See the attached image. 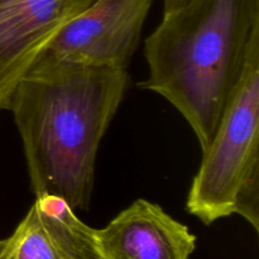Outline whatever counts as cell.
<instances>
[{
  "instance_id": "8",
  "label": "cell",
  "mask_w": 259,
  "mask_h": 259,
  "mask_svg": "<svg viewBox=\"0 0 259 259\" xmlns=\"http://www.w3.org/2000/svg\"><path fill=\"white\" fill-rule=\"evenodd\" d=\"M95 0H70L71 4V13H72V18L76 14L81 13L82 10H85L89 5H91Z\"/></svg>"
},
{
  "instance_id": "5",
  "label": "cell",
  "mask_w": 259,
  "mask_h": 259,
  "mask_svg": "<svg viewBox=\"0 0 259 259\" xmlns=\"http://www.w3.org/2000/svg\"><path fill=\"white\" fill-rule=\"evenodd\" d=\"M71 18L70 0H0V111Z\"/></svg>"
},
{
  "instance_id": "4",
  "label": "cell",
  "mask_w": 259,
  "mask_h": 259,
  "mask_svg": "<svg viewBox=\"0 0 259 259\" xmlns=\"http://www.w3.org/2000/svg\"><path fill=\"white\" fill-rule=\"evenodd\" d=\"M152 2L95 0L61 27L42 57L126 71Z\"/></svg>"
},
{
  "instance_id": "3",
  "label": "cell",
  "mask_w": 259,
  "mask_h": 259,
  "mask_svg": "<svg viewBox=\"0 0 259 259\" xmlns=\"http://www.w3.org/2000/svg\"><path fill=\"white\" fill-rule=\"evenodd\" d=\"M186 210L205 225L240 215L259 232V38L211 142L202 151Z\"/></svg>"
},
{
  "instance_id": "1",
  "label": "cell",
  "mask_w": 259,
  "mask_h": 259,
  "mask_svg": "<svg viewBox=\"0 0 259 259\" xmlns=\"http://www.w3.org/2000/svg\"><path fill=\"white\" fill-rule=\"evenodd\" d=\"M129 83L128 71L39 58L13 94L30 190L88 210L101 139Z\"/></svg>"
},
{
  "instance_id": "9",
  "label": "cell",
  "mask_w": 259,
  "mask_h": 259,
  "mask_svg": "<svg viewBox=\"0 0 259 259\" xmlns=\"http://www.w3.org/2000/svg\"><path fill=\"white\" fill-rule=\"evenodd\" d=\"M187 2H189V0H163V14L179 9L182 5L186 4Z\"/></svg>"
},
{
  "instance_id": "7",
  "label": "cell",
  "mask_w": 259,
  "mask_h": 259,
  "mask_svg": "<svg viewBox=\"0 0 259 259\" xmlns=\"http://www.w3.org/2000/svg\"><path fill=\"white\" fill-rule=\"evenodd\" d=\"M95 239L101 259H190L196 249L189 228L146 199L95 229Z\"/></svg>"
},
{
  "instance_id": "2",
  "label": "cell",
  "mask_w": 259,
  "mask_h": 259,
  "mask_svg": "<svg viewBox=\"0 0 259 259\" xmlns=\"http://www.w3.org/2000/svg\"><path fill=\"white\" fill-rule=\"evenodd\" d=\"M257 38L259 0H189L146 39L149 73L139 86L169 101L204 151Z\"/></svg>"
},
{
  "instance_id": "6",
  "label": "cell",
  "mask_w": 259,
  "mask_h": 259,
  "mask_svg": "<svg viewBox=\"0 0 259 259\" xmlns=\"http://www.w3.org/2000/svg\"><path fill=\"white\" fill-rule=\"evenodd\" d=\"M0 259L101 258L95 229L81 222L62 197L42 194L13 234L0 240Z\"/></svg>"
}]
</instances>
